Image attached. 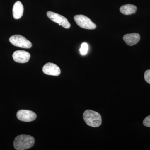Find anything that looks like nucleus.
<instances>
[{
  "label": "nucleus",
  "mask_w": 150,
  "mask_h": 150,
  "mask_svg": "<svg viewBox=\"0 0 150 150\" xmlns=\"http://www.w3.org/2000/svg\"><path fill=\"white\" fill-rule=\"evenodd\" d=\"M35 143V139L29 135H19L15 139L14 147L17 150H25L32 147Z\"/></svg>",
  "instance_id": "nucleus-1"
},
{
  "label": "nucleus",
  "mask_w": 150,
  "mask_h": 150,
  "mask_svg": "<svg viewBox=\"0 0 150 150\" xmlns=\"http://www.w3.org/2000/svg\"><path fill=\"white\" fill-rule=\"evenodd\" d=\"M83 118L88 126L93 127H98L102 123V118L98 112L91 110H87L84 112Z\"/></svg>",
  "instance_id": "nucleus-2"
},
{
  "label": "nucleus",
  "mask_w": 150,
  "mask_h": 150,
  "mask_svg": "<svg viewBox=\"0 0 150 150\" xmlns=\"http://www.w3.org/2000/svg\"><path fill=\"white\" fill-rule=\"evenodd\" d=\"M74 19L79 27L84 29L93 30L95 29L96 26L88 17L83 15H78L74 17Z\"/></svg>",
  "instance_id": "nucleus-3"
},
{
  "label": "nucleus",
  "mask_w": 150,
  "mask_h": 150,
  "mask_svg": "<svg viewBox=\"0 0 150 150\" xmlns=\"http://www.w3.org/2000/svg\"><path fill=\"white\" fill-rule=\"evenodd\" d=\"M9 41L13 46L19 48H30L32 46V43L29 40L21 35H12L10 38Z\"/></svg>",
  "instance_id": "nucleus-4"
},
{
  "label": "nucleus",
  "mask_w": 150,
  "mask_h": 150,
  "mask_svg": "<svg viewBox=\"0 0 150 150\" xmlns=\"http://www.w3.org/2000/svg\"><path fill=\"white\" fill-rule=\"evenodd\" d=\"M47 15L51 21L58 23L59 25H61L65 28L68 29L71 27L70 23L67 18L63 16L51 11L47 12Z\"/></svg>",
  "instance_id": "nucleus-5"
},
{
  "label": "nucleus",
  "mask_w": 150,
  "mask_h": 150,
  "mask_svg": "<svg viewBox=\"0 0 150 150\" xmlns=\"http://www.w3.org/2000/svg\"><path fill=\"white\" fill-rule=\"evenodd\" d=\"M16 116L18 120L24 122H31L35 120L37 117L35 112L27 110H18Z\"/></svg>",
  "instance_id": "nucleus-6"
},
{
  "label": "nucleus",
  "mask_w": 150,
  "mask_h": 150,
  "mask_svg": "<svg viewBox=\"0 0 150 150\" xmlns=\"http://www.w3.org/2000/svg\"><path fill=\"white\" fill-rule=\"evenodd\" d=\"M12 56L15 62L24 64L27 63L29 61L30 59V55L27 51L18 50L14 52Z\"/></svg>",
  "instance_id": "nucleus-7"
},
{
  "label": "nucleus",
  "mask_w": 150,
  "mask_h": 150,
  "mask_svg": "<svg viewBox=\"0 0 150 150\" xmlns=\"http://www.w3.org/2000/svg\"><path fill=\"white\" fill-rule=\"evenodd\" d=\"M43 71L46 75L58 76L61 74V69L57 65L53 63H48L43 66Z\"/></svg>",
  "instance_id": "nucleus-8"
},
{
  "label": "nucleus",
  "mask_w": 150,
  "mask_h": 150,
  "mask_svg": "<svg viewBox=\"0 0 150 150\" xmlns=\"http://www.w3.org/2000/svg\"><path fill=\"white\" fill-rule=\"evenodd\" d=\"M140 35L139 33H132L126 34L123 36V39L126 44L129 46H134L137 44L140 40Z\"/></svg>",
  "instance_id": "nucleus-9"
},
{
  "label": "nucleus",
  "mask_w": 150,
  "mask_h": 150,
  "mask_svg": "<svg viewBox=\"0 0 150 150\" xmlns=\"http://www.w3.org/2000/svg\"><path fill=\"white\" fill-rule=\"evenodd\" d=\"M23 6L21 2L17 1L14 4L13 8V15L16 19H20L23 15Z\"/></svg>",
  "instance_id": "nucleus-10"
},
{
  "label": "nucleus",
  "mask_w": 150,
  "mask_h": 150,
  "mask_svg": "<svg viewBox=\"0 0 150 150\" xmlns=\"http://www.w3.org/2000/svg\"><path fill=\"white\" fill-rule=\"evenodd\" d=\"M137 10V7L136 6L130 4L124 5L120 8V12L125 15H130L135 13Z\"/></svg>",
  "instance_id": "nucleus-11"
},
{
  "label": "nucleus",
  "mask_w": 150,
  "mask_h": 150,
  "mask_svg": "<svg viewBox=\"0 0 150 150\" xmlns=\"http://www.w3.org/2000/svg\"><path fill=\"white\" fill-rule=\"evenodd\" d=\"M88 49V46L87 43H83L81 45L80 49H79L81 55H83V56L86 55L87 54Z\"/></svg>",
  "instance_id": "nucleus-12"
},
{
  "label": "nucleus",
  "mask_w": 150,
  "mask_h": 150,
  "mask_svg": "<svg viewBox=\"0 0 150 150\" xmlns=\"http://www.w3.org/2000/svg\"><path fill=\"white\" fill-rule=\"evenodd\" d=\"M144 79L146 82L150 84V70H147L144 74Z\"/></svg>",
  "instance_id": "nucleus-13"
},
{
  "label": "nucleus",
  "mask_w": 150,
  "mask_h": 150,
  "mask_svg": "<svg viewBox=\"0 0 150 150\" xmlns=\"http://www.w3.org/2000/svg\"><path fill=\"white\" fill-rule=\"evenodd\" d=\"M143 124L145 126L150 127V115L145 118L143 121Z\"/></svg>",
  "instance_id": "nucleus-14"
}]
</instances>
